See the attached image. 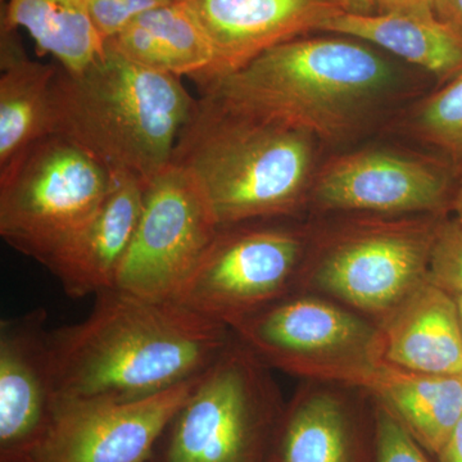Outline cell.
I'll use <instances>...</instances> for the list:
<instances>
[{
  "mask_svg": "<svg viewBox=\"0 0 462 462\" xmlns=\"http://www.w3.org/2000/svg\"><path fill=\"white\" fill-rule=\"evenodd\" d=\"M276 220L218 227L176 302L231 328L297 291L309 238Z\"/></svg>",
  "mask_w": 462,
  "mask_h": 462,
  "instance_id": "9c48e42d",
  "label": "cell"
},
{
  "mask_svg": "<svg viewBox=\"0 0 462 462\" xmlns=\"http://www.w3.org/2000/svg\"><path fill=\"white\" fill-rule=\"evenodd\" d=\"M324 32L373 42L440 78L462 71V39L434 14L433 5L330 18Z\"/></svg>",
  "mask_w": 462,
  "mask_h": 462,
  "instance_id": "ffe728a7",
  "label": "cell"
},
{
  "mask_svg": "<svg viewBox=\"0 0 462 462\" xmlns=\"http://www.w3.org/2000/svg\"><path fill=\"white\" fill-rule=\"evenodd\" d=\"M89 316L51 331L57 402H129L199 378L233 331L176 300L100 291Z\"/></svg>",
  "mask_w": 462,
  "mask_h": 462,
  "instance_id": "6da1fadb",
  "label": "cell"
},
{
  "mask_svg": "<svg viewBox=\"0 0 462 462\" xmlns=\"http://www.w3.org/2000/svg\"><path fill=\"white\" fill-rule=\"evenodd\" d=\"M437 456L439 462H462V418Z\"/></svg>",
  "mask_w": 462,
  "mask_h": 462,
  "instance_id": "4316f807",
  "label": "cell"
},
{
  "mask_svg": "<svg viewBox=\"0 0 462 462\" xmlns=\"http://www.w3.org/2000/svg\"><path fill=\"white\" fill-rule=\"evenodd\" d=\"M456 302H457L458 312H460L461 324H462V294L460 296H456Z\"/></svg>",
  "mask_w": 462,
  "mask_h": 462,
  "instance_id": "1f68e13d",
  "label": "cell"
},
{
  "mask_svg": "<svg viewBox=\"0 0 462 462\" xmlns=\"http://www.w3.org/2000/svg\"><path fill=\"white\" fill-rule=\"evenodd\" d=\"M375 5L380 12H391L433 5V0H375Z\"/></svg>",
  "mask_w": 462,
  "mask_h": 462,
  "instance_id": "83f0119b",
  "label": "cell"
},
{
  "mask_svg": "<svg viewBox=\"0 0 462 462\" xmlns=\"http://www.w3.org/2000/svg\"><path fill=\"white\" fill-rule=\"evenodd\" d=\"M272 462H373V447L339 394L305 388L285 407Z\"/></svg>",
  "mask_w": 462,
  "mask_h": 462,
  "instance_id": "d6986e66",
  "label": "cell"
},
{
  "mask_svg": "<svg viewBox=\"0 0 462 462\" xmlns=\"http://www.w3.org/2000/svg\"><path fill=\"white\" fill-rule=\"evenodd\" d=\"M267 366L355 387L380 358L376 322L318 294L294 291L230 328Z\"/></svg>",
  "mask_w": 462,
  "mask_h": 462,
  "instance_id": "ba28073f",
  "label": "cell"
},
{
  "mask_svg": "<svg viewBox=\"0 0 462 462\" xmlns=\"http://www.w3.org/2000/svg\"><path fill=\"white\" fill-rule=\"evenodd\" d=\"M355 387L387 404L422 448L436 456L462 418V375L410 372L378 361Z\"/></svg>",
  "mask_w": 462,
  "mask_h": 462,
  "instance_id": "e0dca14e",
  "label": "cell"
},
{
  "mask_svg": "<svg viewBox=\"0 0 462 462\" xmlns=\"http://www.w3.org/2000/svg\"><path fill=\"white\" fill-rule=\"evenodd\" d=\"M44 309L0 322V458L30 455L57 404L51 331Z\"/></svg>",
  "mask_w": 462,
  "mask_h": 462,
  "instance_id": "4fadbf2b",
  "label": "cell"
},
{
  "mask_svg": "<svg viewBox=\"0 0 462 462\" xmlns=\"http://www.w3.org/2000/svg\"><path fill=\"white\" fill-rule=\"evenodd\" d=\"M436 16L462 39V0H433Z\"/></svg>",
  "mask_w": 462,
  "mask_h": 462,
  "instance_id": "484cf974",
  "label": "cell"
},
{
  "mask_svg": "<svg viewBox=\"0 0 462 462\" xmlns=\"http://www.w3.org/2000/svg\"><path fill=\"white\" fill-rule=\"evenodd\" d=\"M373 462H430L420 443L380 401L374 410Z\"/></svg>",
  "mask_w": 462,
  "mask_h": 462,
  "instance_id": "cb8c5ba5",
  "label": "cell"
},
{
  "mask_svg": "<svg viewBox=\"0 0 462 462\" xmlns=\"http://www.w3.org/2000/svg\"><path fill=\"white\" fill-rule=\"evenodd\" d=\"M340 8L348 14H373L375 0H336Z\"/></svg>",
  "mask_w": 462,
  "mask_h": 462,
  "instance_id": "f1b7e54d",
  "label": "cell"
},
{
  "mask_svg": "<svg viewBox=\"0 0 462 462\" xmlns=\"http://www.w3.org/2000/svg\"><path fill=\"white\" fill-rule=\"evenodd\" d=\"M376 324L382 361L410 372L462 375L457 302L428 279Z\"/></svg>",
  "mask_w": 462,
  "mask_h": 462,
  "instance_id": "2e32d148",
  "label": "cell"
},
{
  "mask_svg": "<svg viewBox=\"0 0 462 462\" xmlns=\"http://www.w3.org/2000/svg\"><path fill=\"white\" fill-rule=\"evenodd\" d=\"M439 221L355 218L322 234L309 252L297 291L329 298L376 322L428 279Z\"/></svg>",
  "mask_w": 462,
  "mask_h": 462,
  "instance_id": "8992f818",
  "label": "cell"
},
{
  "mask_svg": "<svg viewBox=\"0 0 462 462\" xmlns=\"http://www.w3.org/2000/svg\"><path fill=\"white\" fill-rule=\"evenodd\" d=\"M205 32L214 63L199 90L264 51L293 41L342 14L336 0H182Z\"/></svg>",
  "mask_w": 462,
  "mask_h": 462,
  "instance_id": "5bb4252c",
  "label": "cell"
},
{
  "mask_svg": "<svg viewBox=\"0 0 462 462\" xmlns=\"http://www.w3.org/2000/svg\"><path fill=\"white\" fill-rule=\"evenodd\" d=\"M454 211L456 214V220L462 224V180L458 185V189L456 191L454 199Z\"/></svg>",
  "mask_w": 462,
  "mask_h": 462,
  "instance_id": "f546056e",
  "label": "cell"
},
{
  "mask_svg": "<svg viewBox=\"0 0 462 462\" xmlns=\"http://www.w3.org/2000/svg\"><path fill=\"white\" fill-rule=\"evenodd\" d=\"M267 367L233 333L147 462H272L285 406Z\"/></svg>",
  "mask_w": 462,
  "mask_h": 462,
  "instance_id": "5b68a950",
  "label": "cell"
},
{
  "mask_svg": "<svg viewBox=\"0 0 462 462\" xmlns=\"http://www.w3.org/2000/svg\"><path fill=\"white\" fill-rule=\"evenodd\" d=\"M218 227L199 185L170 162L145 181L141 216L115 288L149 300H176Z\"/></svg>",
  "mask_w": 462,
  "mask_h": 462,
  "instance_id": "30bf717a",
  "label": "cell"
},
{
  "mask_svg": "<svg viewBox=\"0 0 462 462\" xmlns=\"http://www.w3.org/2000/svg\"><path fill=\"white\" fill-rule=\"evenodd\" d=\"M136 65L199 84L214 63V51L182 0L145 12L106 42Z\"/></svg>",
  "mask_w": 462,
  "mask_h": 462,
  "instance_id": "44dd1931",
  "label": "cell"
},
{
  "mask_svg": "<svg viewBox=\"0 0 462 462\" xmlns=\"http://www.w3.org/2000/svg\"><path fill=\"white\" fill-rule=\"evenodd\" d=\"M393 84V69L358 42L297 38L199 91L242 114L337 139L351 132Z\"/></svg>",
  "mask_w": 462,
  "mask_h": 462,
  "instance_id": "277c9868",
  "label": "cell"
},
{
  "mask_svg": "<svg viewBox=\"0 0 462 462\" xmlns=\"http://www.w3.org/2000/svg\"><path fill=\"white\" fill-rule=\"evenodd\" d=\"M0 26L23 29L41 56L78 72L105 51L90 14V0H5Z\"/></svg>",
  "mask_w": 462,
  "mask_h": 462,
  "instance_id": "7402d4cb",
  "label": "cell"
},
{
  "mask_svg": "<svg viewBox=\"0 0 462 462\" xmlns=\"http://www.w3.org/2000/svg\"><path fill=\"white\" fill-rule=\"evenodd\" d=\"M428 281L454 297L462 294V224L456 218L438 226Z\"/></svg>",
  "mask_w": 462,
  "mask_h": 462,
  "instance_id": "d4e9b609",
  "label": "cell"
},
{
  "mask_svg": "<svg viewBox=\"0 0 462 462\" xmlns=\"http://www.w3.org/2000/svg\"><path fill=\"white\" fill-rule=\"evenodd\" d=\"M144 188L138 176L114 172L98 211L45 266L69 297L97 296L115 288L141 216Z\"/></svg>",
  "mask_w": 462,
  "mask_h": 462,
  "instance_id": "9a60e30c",
  "label": "cell"
},
{
  "mask_svg": "<svg viewBox=\"0 0 462 462\" xmlns=\"http://www.w3.org/2000/svg\"><path fill=\"white\" fill-rule=\"evenodd\" d=\"M196 98L180 78L136 65L105 42L89 66H58L51 132L76 143L112 172L147 181L171 162Z\"/></svg>",
  "mask_w": 462,
  "mask_h": 462,
  "instance_id": "3957f363",
  "label": "cell"
},
{
  "mask_svg": "<svg viewBox=\"0 0 462 462\" xmlns=\"http://www.w3.org/2000/svg\"><path fill=\"white\" fill-rule=\"evenodd\" d=\"M199 378L129 402L60 401L29 456L36 462H147Z\"/></svg>",
  "mask_w": 462,
  "mask_h": 462,
  "instance_id": "8fae6325",
  "label": "cell"
},
{
  "mask_svg": "<svg viewBox=\"0 0 462 462\" xmlns=\"http://www.w3.org/2000/svg\"><path fill=\"white\" fill-rule=\"evenodd\" d=\"M0 462H36L32 456L29 455H16L9 456V457L0 458Z\"/></svg>",
  "mask_w": 462,
  "mask_h": 462,
  "instance_id": "4dcf8cb0",
  "label": "cell"
},
{
  "mask_svg": "<svg viewBox=\"0 0 462 462\" xmlns=\"http://www.w3.org/2000/svg\"><path fill=\"white\" fill-rule=\"evenodd\" d=\"M413 127L425 142L462 158V71L422 103Z\"/></svg>",
  "mask_w": 462,
  "mask_h": 462,
  "instance_id": "603a6c76",
  "label": "cell"
},
{
  "mask_svg": "<svg viewBox=\"0 0 462 462\" xmlns=\"http://www.w3.org/2000/svg\"><path fill=\"white\" fill-rule=\"evenodd\" d=\"M314 139L200 94L171 163L196 181L220 226L291 217L311 197Z\"/></svg>",
  "mask_w": 462,
  "mask_h": 462,
  "instance_id": "7a4b0ae2",
  "label": "cell"
},
{
  "mask_svg": "<svg viewBox=\"0 0 462 462\" xmlns=\"http://www.w3.org/2000/svg\"><path fill=\"white\" fill-rule=\"evenodd\" d=\"M0 171L51 135V91L58 65L32 60L18 30L0 26Z\"/></svg>",
  "mask_w": 462,
  "mask_h": 462,
  "instance_id": "ac0fdd59",
  "label": "cell"
},
{
  "mask_svg": "<svg viewBox=\"0 0 462 462\" xmlns=\"http://www.w3.org/2000/svg\"><path fill=\"white\" fill-rule=\"evenodd\" d=\"M445 173L422 158L365 149L333 158L316 175L310 202L333 212L401 217L445 207Z\"/></svg>",
  "mask_w": 462,
  "mask_h": 462,
  "instance_id": "7c38bea8",
  "label": "cell"
},
{
  "mask_svg": "<svg viewBox=\"0 0 462 462\" xmlns=\"http://www.w3.org/2000/svg\"><path fill=\"white\" fill-rule=\"evenodd\" d=\"M114 172L76 143L51 134L0 171V236L47 266L102 206Z\"/></svg>",
  "mask_w": 462,
  "mask_h": 462,
  "instance_id": "52a82bcc",
  "label": "cell"
}]
</instances>
